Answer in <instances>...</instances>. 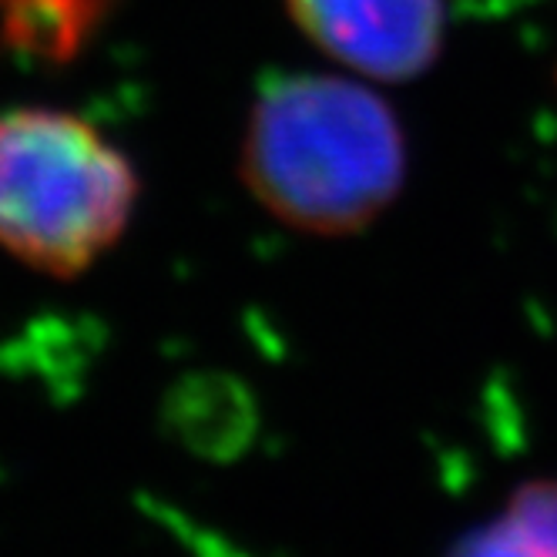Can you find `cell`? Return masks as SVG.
<instances>
[{"label": "cell", "mask_w": 557, "mask_h": 557, "mask_svg": "<svg viewBox=\"0 0 557 557\" xmlns=\"http://www.w3.org/2000/svg\"><path fill=\"white\" fill-rule=\"evenodd\" d=\"M404 132L383 98L330 74H272L249 111L243 175L293 228L343 235L400 191Z\"/></svg>", "instance_id": "cell-1"}, {"label": "cell", "mask_w": 557, "mask_h": 557, "mask_svg": "<svg viewBox=\"0 0 557 557\" xmlns=\"http://www.w3.org/2000/svg\"><path fill=\"white\" fill-rule=\"evenodd\" d=\"M138 175L85 117L54 108L0 114V249L77 275L125 235Z\"/></svg>", "instance_id": "cell-2"}, {"label": "cell", "mask_w": 557, "mask_h": 557, "mask_svg": "<svg viewBox=\"0 0 557 557\" xmlns=\"http://www.w3.org/2000/svg\"><path fill=\"white\" fill-rule=\"evenodd\" d=\"M296 24L336 61L407 82L444 41V0H289Z\"/></svg>", "instance_id": "cell-3"}, {"label": "cell", "mask_w": 557, "mask_h": 557, "mask_svg": "<svg viewBox=\"0 0 557 557\" xmlns=\"http://www.w3.org/2000/svg\"><path fill=\"white\" fill-rule=\"evenodd\" d=\"M450 557H557V481L521 487L504 513L467 531Z\"/></svg>", "instance_id": "cell-4"}, {"label": "cell", "mask_w": 557, "mask_h": 557, "mask_svg": "<svg viewBox=\"0 0 557 557\" xmlns=\"http://www.w3.org/2000/svg\"><path fill=\"white\" fill-rule=\"evenodd\" d=\"M101 0H0L4 41L21 54L64 61L91 37Z\"/></svg>", "instance_id": "cell-5"}]
</instances>
